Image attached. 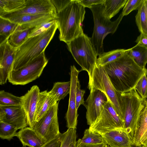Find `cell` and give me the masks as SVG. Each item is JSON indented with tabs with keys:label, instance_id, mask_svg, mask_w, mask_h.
I'll return each instance as SVG.
<instances>
[{
	"label": "cell",
	"instance_id": "1",
	"mask_svg": "<svg viewBox=\"0 0 147 147\" xmlns=\"http://www.w3.org/2000/svg\"><path fill=\"white\" fill-rule=\"evenodd\" d=\"M127 50V49H126ZM103 67L115 90L124 93L134 88L147 69L139 66L127 54Z\"/></svg>",
	"mask_w": 147,
	"mask_h": 147
},
{
	"label": "cell",
	"instance_id": "2",
	"mask_svg": "<svg viewBox=\"0 0 147 147\" xmlns=\"http://www.w3.org/2000/svg\"><path fill=\"white\" fill-rule=\"evenodd\" d=\"M56 20L59 32L60 40L67 44L84 33L82 24L85 13V7L78 0L57 11Z\"/></svg>",
	"mask_w": 147,
	"mask_h": 147
},
{
	"label": "cell",
	"instance_id": "3",
	"mask_svg": "<svg viewBox=\"0 0 147 147\" xmlns=\"http://www.w3.org/2000/svg\"><path fill=\"white\" fill-rule=\"evenodd\" d=\"M57 28L58 25L56 20L45 32L28 37L17 48L12 70H16L24 67L44 52Z\"/></svg>",
	"mask_w": 147,
	"mask_h": 147
},
{
	"label": "cell",
	"instance_id": "4",
	"mask_svg": "<svg viewBox=\"0 0 147 147\" xmlns=\"http://www.w3.org/2000/svg\"><path fill=\"white\" fill-rule=\"evenodd\" d=\"M118 98L123 117L124 128L134 143L144 105L134 88L126 92H119Z\"/></svg>",
	"mask_w": 147,
	"mask_h": 147
},
{
	"label": "cell",
	"instance_id": "5",
	"mask_svg": "<svg viewBox=\"0 0 147 147\" xmlns=\"http://www.w3.org/2000/svg\"><path fill=\"white\" fill-rule=\"evenodd\" d=\"M102 4L94 5L90 8L94 18V28L92 37L91 44L99 56L104 52L103 40L109 34H114L116 31L123 16L122 13L115 21L111 22L106 18L103 12Z\"/></svg>",
	"mask_w": 147,
	"mask_h": 147
},
{
	"label": "cell",
	"instance_id": "6",
	"mask_svg": "<svg viewBox=\"0 0 147 147\" xmlns=\"http://www.w3.org/2000/svg\"><path fill=\"white\" fill-rule=\"evenodd\" d=\"M67 44L68 50L81 67V70L86 71L90 78L96 65L98 55L90 38L83 33Z\"/></svg>",
	"mask_w": 147,
	"mask_h": 147
},
{
	"label": "cell",
	"instance_id": "7",
	"mask_svg": "<svg viewBox=\"0 0 147 147\" xmlns=\"http://www.w3.org/2000/svg\"><path fill=\"white\" fill-rule=\"evenodd\" d=\"M88 88L90 90H99L105 94L117 114L124 121L118 98L119 92L115 89L103 67L96 66L91 77L89 78Z\"/></svg>",
	"mask_w": 147,
	"mask_h": 147
},
{
	"label": "cell",
	"instance_id": "8",
	"mask_svg": "<svg viewBox=\"0 0 147 147\" xmlns=\"http://www.w3.org/2000/svg\"><path fill=\"white\" fill-rule=\"evenodd\" d=\"M48 62L43 52L24 67L16 70H11L8 81L14 85L26 84L40 76Z\"/></svg>",
	"mask_w": 147,
	"mask_h": 147
},
{
	"label": "cell",
	"instance_id": "9",
	"mask_svg": "<svg viewBox=\"0 0 147 147\" xmlns=\"http://www.w3.org/2000/svg\"><path fill=\"white\" fill-rule=\"evenodd\" d=\"M58 102L51 107L32 128L46 142L59 136L61 134L59 129L57 116Z\"/></svg>",
	"mask_w": 147,
	"mask_h": 147
},
{
	"label": "cell",
	"instance_id": "10",
	"mask_svg": "<svg viewBox=\"0 0 147 147\" xmlns=\"http://www.w3.org/2000/svg\"><path fill=\"white\" fill-rule=\"evenodd\" d=\"M118 128H124V122L109 100L104 105L99 116L90 129L101 135Z\"/></svg>",
	"mask_w": 147,
	"mask_h": 147
},
{
	"label": "cell",
	"instance_id": "11",
	"mask_svg": "<svg viewBox=\"0 0 147 147\" xmlns=\"http://www.w3.org/2000/svg\"><path fill=\"white\" fill-rule=\"evenodd\" d=\"M56 9L51 0H25L17 9L0 14V17L5 18L28 14H51L57 16Z\"/></svg>",
	"mask_w": 147,
	"mask_h": 147
},
{
	"label": "cell",
	"instance_id": "12",
	"mask_svg": "<svg viewBox=\"0 0 147 147\" xmlns=\"http://www.w3.org/2000/svg\"><path fill=\"white\" fill-rule=\"evenodd\" d=\"M109 100L104 92L96 89L90 90V94L84 105L86 109L87 124L93 125L100 115L104 105Z\"/></svg>",
	"mask_w": 147,
	"mask_h": 147
},
{
	"label": "cell",
	"instance_id": "13",
	"mask_svg": "<svg viewBox=\"0 0 147 147\" xmlns=\"http://www.w3.org/2000/svg\"><path fill=\"white\" fill-rule=\"evenodd\" d=\"M0 121L10 124L17 130L28 125L26 114L21 105H0Z\"/></svg>",
	"mask_w": 147,
	"mask_h": 147
},
{
	"label": "cell",
	"instance_id": "14",
	"mask_svg": "<svg viewBox=\"0 0 147 147\" xmlns=\"http://www.w3.org/2000/svg\"><path fill=\"white\" fill-rule=\"evenodd\" d=\"M80 71L74 65L71 66L69 73L71 86L68 108L65 116L68 129H76L78 115L76 109V93L78 76Z\"/></svg>",
	"mask_w": 147,
	"mask_h": 147
},
{
	"label": "cell",
	"instance_id": "15",
	"mask_svg": "<svg viewBox=\"0 0 147 147\" xmlns=\"http://www.w3.org/2000/svg\"><path fill=\"white\" fill-rule=\"evenodd\" d=\"M8 38L0 44V84L6 83L9 74L12 70L17 48L11 46Z\"/></svg>",
	"mask_w": 147,
	"mask_h": 147
},
{
	"label": "cell",
	"instance_id": "16",
	"mask_svg": "<svg viewBox=\"0 0 147 147\" xmlns=\"http://www.w3.org/2000/svg\"><path fill=\"white\" fill-rule=\"evenodd\" d=\"M40 90L38 86L34 85L22 96L21 105L26 112L28 125L32 128L35 123V115Z\"/></svg>",
	"mask_w": 147,
	"mask_h": 147
},
{
	"label": "cell",
	"instance_id": "17",
	"mask_svg": "<svg viewBox=\"0 0 147 147\" xmlns=\"http://www.w3.org/2000/svg\"><path fill=\"white\" fill-rule=\"evenodd\" d=\"M111 147H131L133 142L124 128H118L101 135Z\"/></svg>",
	"mask_w": 147,
	"mask_h": 147
},
{
	"label": "cell",
	"instance_id": "18",
	"mask_svg": "<svg viewBox=\"0 0 147 147\" xmlns=\"http://www.w3.org/2000/svg\"><path fill=\"white\" fill-rule=\"evenodd\" d=\"M16 136L24 146L41 147L47 143L29 127L21 129L17 132Z\"/></svg>",
	"mask_w": 147,
	"mask_h": 147
},
{
	"label": "cell",
	"instance_id": "19",
	"mask_svg": "<svg viewBox=\"0 0 147 147\" xmlns=\"http://www.w3.org/2000/svg\"><path fill=\"white\" fill-rule=\"evenodd\" d=\"M57 102L47 90L40 92L35 115V123L39 121L51 107Z\"/></svg>",
	"mask_w": 147,
	"mask_h": 147
},
{
	"label": "cell",
	"instance_id": "20",
	"mask_svg": "<svg viewBox=\"0 0 147 147\" xmlns=\"http://www.w3.org/2000/svg\"><path fill=\"white\" fill-rule=\"evenodd\" d=\"M147 140V105H144L141 114L134 143L143 144Z\"/></svg>",
	"mask_w": 147,
	"mask_h": 147
},
{
	"label": "cell",
	"instance_id": "21",
	"mask_svg": "<svg viewBox=\"0 0 147 147\" xmlns=\"http://www.w3.org/2000/svg\"><path fill=\"white\" fill-rule=\"evenodd\" d=\"M36 27L24 29H20L18 27L17 30L9 37V43L13 47L18 48L26 40Z\"/></svg>",
	"mask_w": 147,
	"mask_h": 147
},
{
	"label": "cell",
	"instance_id": "22",
	"mask_svg": "<svg viewBox=\"0 0 147 147\" xmlns=\"http://www.w3.org/2000/svg\"><path fill=\"white\" fill-rule=\"evenodd\" d=\"M135 21L140 33L147 36V0H142L138 9Z\"/></svg>",
	"mask_w": 147,
	"mask_h": 147
},
{
	"label": "cell",
	"instance_id": "23",
	"mask_svg": "<svg viewBox=\"0 0 147 147\" xmlns=\"http://www.w3.org/2000/svg\"><path fill=\"white\" fill-rule=\"evenodd\" d=\"M127 0H105L103 12L105 17L110 20L124 6Z\"/></svg>",
	"mask_w": 147,
	"mask_h": 147
},
{
	"label": "cell",
	"instance_id": "24",
	"mask_svg": "<svg viewBox=\"0 0 147 147\" xmlns=\"http://www.w3.org/2000/svg\"><path fill=\"white\" fill-rule=\"evenodd\" d=\"M126 52L139 66L145 68L147 63V48L136 44L127 49Z\"/></svg>",
	"mask_w": 147,
	"mask_h": 147
},
{
	"label": "cell",
	"instance_id": "25",
	"mask_svg": "<svg viewBox=\"0 0 147 147\" xmlns=\"http://www.w3.org/2000/svg\"><path fill=\"white\" fill-rule=\"evenodd\" d=\"M71 86L70 80L67 82H56L54 83L52 89L49 92V94L57 102L69 94Z\"/></svg>",
	"mask_w": 147,
	"mask_h": 147
},
{
	"label": "cell",
	"instance_id": "26",
	"mask_svg": "<svg viewBox=\"0 0 147 147\" xmlns=\"http://www.w3.org/2000/svg\"><path fill=\"white\" fill-rule=\"evenodd\" d=\"M126 49H117L107 52H104L99 56L97 59L96 65L104 67L121 57Z\"/></svg>",
	"mask_w": 147,
	"mask_h": 147
},
{
	"label": "cell",
	"instance_id": "27",
	"mask_svg": "<svg viewBox=\"0 0 147 147\" xmlns=\"http://www.w3.org/2000/svg\"><path fill=\"white\" fill-rule=\"evenodd\" d=\"M78 139L81 143L86 144H96L106 143L101 134L93 132L89 128L85 130L82 138Z\"/></svg>",
	"mask_w": 147,
	"mask_h": 147
},
{
	"label": "cell",
	"instance_id": "28",
	"mask_svg": "<svg viewBox=\"0 0 147 147\" xmlns=\"http://www.w3.org/2000/svg\"><path fill=\"white\" fill-rule=\"evenodd\" d=\"M50 16H53L57 18V16L53 14H39L25 15L11 17L7 19H8L12 22L21 25L31 23L38 19Z\"/></svg>",
	"mask_w": 147,
	"mask_h": 147
},
{
	"label": "cell",
	"instance_id": "29",
	"mask_svg": "<svg viewBox=\"0 0 147 147\" xmlns=\"http://www.w3.org/2000/svg\"><path fill=\"white\" fill-rule=\"evenodd\" d=\"M19 25L8 19L0 17V34L5 37H9L17 29Z\"/></svg>",
	"mask_w": 147,
	"mask_h": 147
},
{
	"label": "cell",
	"instance_id": "30",
	"mask_svg": "<svg viewBox=\"0 0 147 147\" xmlns=\"http://www.w3.org/2000/svg\"><path fill=\"white\" fill-rule=\"evenodd\" d=\"M21 104V97L16 96L3 90L0 91V105H17Z\"/></svg>",
	"mask_w": 147,
	"mask_h": 147
},
{
	"label": "cell",
	"instance_id": "31",
	"mask_svg": "<svg viewBox=\"0 0 147 147\" xmlns=\"http://www.w3.org/2000/svg\"><path fill=\"white\" fill-rule=\"evenodd\" d=\"M18 130L12 125L0 121V138L2 139L10 141L16 136Z\"/></svg>",
	"mask_w": 147,
	"mask_h": 147
},
{
	"label": "cell",
	"instance_id": "32",
	"mask_svg": "<svg viewBox=\"0 0 147 147\" xmlns=\"http://www.w3.org/2000/svg\"><path fill=\"white\" fill-rule=\"evenodd\" d=\"M25 0H0V14L9 12L18 9Z\"/></svg>",
	"mask_w": 147,
	"mask_h": 147
},
{
	"label": "cell",
	"instance_id": "33",
	"mask_svg": "<svg viewBox=\"0 0 147 147\" xmlns=\"http://www.w3.org/2000/svg\"><path fill=\"white\" fill-rule=\"evenodd\" d=\"M61 143L60 147H69L70 144L76 141V129H68L64 133L60 134Z\"/></svg>",
	"mask_w": 147,
	"mask_h": 147
},
{
	"label": "cell",
	"instance_id": "34",
	"mask_svg": "<svg viewBox=\"0 0 147 147\" xmlns=\"http://www.w3.org/2000/svg\"><path fill=\"white\" fill-rule=\"evenodd\" d=\"M134 88L142 101L147 99V73L140 79Z\"/></svg>",
	"mask_w": 147,
	"mask_h": 147
},
{
	"label": "cell",
	"instance_id": "35",
	"mask_svg": "<svg viewBox=\"0 0 147 147\" xmlns=\"http://www.w3.org/2000/svg\"><path fill=\"white\" fill-rule=\"evenodd\" d=\"M142 0H127L121 13L123 16H126L132 11L138 9Z\"/></svg>",
	"mask_w": 147,
	"mask_h": 147
},
{
	"label": "cell",
	"instance_id": "36",
	"mask_svg": "<svg viewBox=\"0 0 147 147\" xmlns=\"http://www.w3.org/2000/svg\"><path fill=\"white\" fill-rule=\"evenodd\" d=\"M56 21V19L51 20L45 22L36 26L28 37L35 36L45 32L52 26Z\"/></svg>",
	"mask_w": 147,
	"mask_h": 147
},
{
	"label": "cell",
	"instance_id": "37",
	"mask_svg": "<svg viewBox=\"0 0 147 147\" xmlns=\"http://www.w3.org/2000/svg\"><path fill=\"white\" fill-rule=\"evenodd\" d=\"M85 92V90L81 89L80 81L78 80L76 93V105L77 110L81 105H84V96Z\"/></svg>",
	"mask_w": 147,
	"mask_h": 147
},
{
	"label": "cell",
	"instance_id": "38",
	"mask_svg": "<svg viewBox=\"0 0 147 147\" xmlns=\"http://www.w3.org/2000/svg\"><path fill=\"white\" fill-rule=\"evenodd\" d=\"M57 11L62 10L73 2L74 0H51Z\"/></svg>",
	"mask_w": 147,
	"mask_h": 147
},
{
	"label": "cell",
	"instance_id": "39",
	"mask_svg": "<svg viewBox=\"0 0 147 147\" xmlns=\"http://www.w3.org/2000/svg\"><path fill=\"white\" fill-rule=\"evenodd\" d=\"M105 0H78V2L84 7L90 8L94 5L103 4Z\"/></svg>",
	"mask_w": 147,
	"mask_h": 147
},
{
	"label": "cell",
	"instance_id": "40",
	"mask_svg": "<svg viewBox=\"0 0 147 147\" xmlns=\"http://www.w3.org/2000/svg\"><path fill=\"white\" fill-rule=\"evenodd\" d=\"M61 143V141L60 134L59 136L47 142L41 147H60Z\"/></svg>",
	"mask_w": 147,
	"mask_h": 147
},
{
	"label": "cell",
	"instance_id": "41",
	"mask_svg": "<svg viewBox=\"0 0 147 147\" xmlns=\"http://www.w3.org/2000/svg\"><path fill=\"white\" fill-rule=\"evenodd\" d=\"M135 42L137 45L147 48V36L140 33Z\"/></svg>",
	"mask_w": 147,
	"mask_h": 147
},
{
	"label": "cell",
	"instance_id": "42",
	"mask_svg": "<svg viewBox=\"0 0 147 147\" xmlns=\"http://www.w3.org/2000/svg\"><path fill=\"white\" fill-rule=\"evenodd\" d=\"M106 143L100 144H86L81 143L79 140L76 141V147H107Z\"/></svg>",
	"mask_w": 147,
	"mask_h": 147
},
{
	"label": "cell",
	"instance_id": "43",
	"mask_svg": "<svg viewBox=\"0 0 147 147\" xmlns=\"http://www.w3.org/2000/svg\"><path fill=\"white\" fill-rule=\"evenodd\" d=\"M76 141H74L70 144L69 147H76Z\"/></svg>",
	"mask_w": 147,
	"mask_h": 147
},
{
	"label": "cell",
	"instance_id": "44",
	"mask_svg": "<svg viewBox=\"0 0 147 147\" xmlns=\"http://www.w3.org/2000/svg\"><path fill=\"white\" fill-rule=\"evenodd\" d=\"M131 147H143V145H137L133 143L132 144Z\"/></svg>",
	"mask_w": 147,
	"mask_h": 147
},
{
	"label": "cell",
	"instance_id": "45",
	"mask_svg": "<svg viewBox=\"0 0 147 147\" xmlns=\"http://www.w3.org/2000/svg\"><path fill=\"white\" fill-rule=\"evenodd\" d=\"M142 145L143 147H147V140Z\"/></svg>",
	"mask_w": 147,
	"mask_h": 147
},
{
	"label": "cell",
	"instance_id": "46",
	"mask_svg": "<svg viewBox=\"0 0 147 147\" xmlns=\"http://www.w3.org/2000/svg\"><path fill=\"white\" fill-rule=\"evenodd\" d=\"M144 105H147V101H142Z\"/></svg>",
	"mask_w": 147,
	"mask_h": 147
},
{
	"label": "cell",
	"instance_id": "47",
	"mask_svg": "<svg viewBox=\"0 0 147 147\" xmlns=\"http://www.w3.org/2000/svg\"><path fill=\"white\" fill-rule=\"evenodd\" d=\"M107 147H110V146H109L107 144Z\"/></svg>",
	"mask_w": 147,
	"mask_h": 147
},
{
	"label": "cell",
	"instance_id": "48",
	"mask_svg": "<svg viewBox=\"0 0 147 147\" xmlns=\"http://www.w3.org/2000/svg\"><path fill=\"white\" fill-rule=\"evenodd\" d=\"M144 101H147V99L146 100H144Z\"/></svg>",
	"mask_w": 147,
	"mask_h": 147
},
{
	"label": "cell",
	"instance_id": "49",
	"mask_svg": "<svg viewBox=\"0 0 147 147\" xmlns=\"http://www.w3.org/2000/svg\"><path fill=\"white\" fill-rule=\"evenodd\" d=\"M22 147H26V146H23Z\"/></svg>",
	"mask_w": 147,
	"mask_h": 147
}]
</instances>
